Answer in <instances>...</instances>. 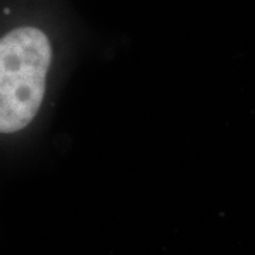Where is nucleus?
<instances>
[{
    "instance_id": "obj_1",
    "label": "nucleus",
    "mask_w": 255,
    "mask_h": 255,
    "mask_svg": "<svg viewBox=\"0 0 255 255\" xmlns=\"http://www.w3.org/2000/svg\"><path fill=\"white\" fill-rule=\"evenodd\" d=\"M51 55V44L38 28H16L0 38V133L18 132L34 119Z\"/></svg>"
}]
</instances>
